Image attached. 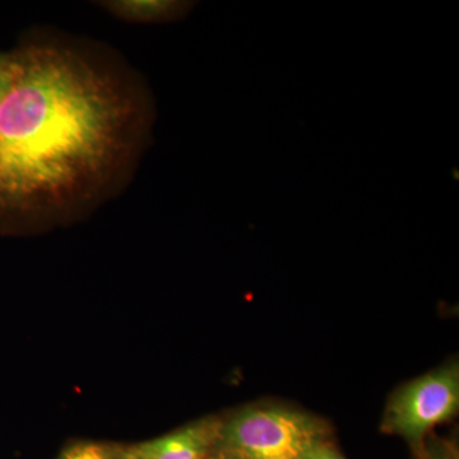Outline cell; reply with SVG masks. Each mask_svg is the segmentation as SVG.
Here are the masks:
<instances>
[{"mask_svg": "<svg viewBox=\"0 0 459 459\" xmlns=\"http://www.w3.org/2000/svg\"><path fill=\"white\" fill-rule=\"evenodd\" d=\"M304 459H344L331 444L322 440L307 453Z\"/></svg>", "mask_w": 459, "mask_h": 459, "instance_id": "obj_7", "label": "cell"}, {"mask_svg": "<svg viewBox=\"0 0 459 459\" xmlns=\"http://www.w3.org/2000/svg\"><path fill=\"white\" fill-rule=\"evenodd\" d=\"M60 459H117L105 446L99 444H81L72 446Z\"/></svg>", "mask_w": 459, "mask_h": 459, "instance_id": "obj_6", "label": "cell"}, {"mask_svg": "<svg viewBox=\"0 0 459 459\" xmlns=\"http://www.w3.org/2000/svg\"><path fill=\"white\" fill-rule=\"evenodd\" d=\"M219 435L213 425H195L142 444L129 459H204Z\"/></svg>", "mask_w": 459, "mask_h": 459, "instance_id": "obj_4", "label": "cell"}, {"mask_svg": "<svg viewBox=\"0 0 459 459\" xmlns=\"http://www.w3.org/2000/svg\"><path fill=\"white\" fill-rule=\"evenodd\" d=\"M458 407L459 370L451 365L401 388L386 407L383 428L406 439L415 451L424 452L425 437L452 419Z\"/></svg>", "mask_w": 459, "mask_h": 459, "instance_id": "obj_3", "label": "cell"}, {"mask_svg": "<svg viewBox=\"0 0 459 459\" xmlns=\"http://www.w3.org/2000/svg\"><path fill=\"white\" fill-rule=\"evenodd\" d=\"M9 78H11V60H9L7 71H5L4 74H0V99L3 98L5 91H7Z\"/></svg>", "mask_w": 459, "mask_h": 459, "instance_id": "obj_9", "label": "cell"}, {"mask_svg": "<svg viewBox=\"0 0 459 459\" xmlns=\"http://www.w3.org/2000/svg\"><path fill=\"white\" fill-rule=\"evenodd\" d=\"M327 433V425L307 413L262 406L238 412L221 437L235 459H304Z\"/></svg>", "mask_w": 459, "mask_h": 459, "instance_id": "obj_2", "label": "cell"}, {"mask_svg": "<svg viewBox=\"0 0 459 459\" xmlns=\"http://www.w3.org/2000/svg\"><path fill=\"white\" fill-rule=\"evenodd\" d=\"M131 101L56 48L11 56L0 99V204L56 202L101 179L124 147Z\"/></svg>", "mask_w": 459, "mask_h": 459, "instance_id": "obj_1", "label": "cell"}, {"mask_svg": "<svg viewBox=\"0 0 459 459\" xmlns=\"http://www.w3.org/2000/svg\"><path fill=\"white\" fill-rule=\"evenodd\" d=\"M9 60H11V56H0V74L7 71Z\"/></svg>", "mask_w": 459, "mask_h": 459, "instance_id": "obj_10", "label": "cell"}, {"mask_svg": "<svg viewBox=\"0 0 459 459\" xmlns=\"http://www.w3.org/2000/svg\"><path fill=\"white\" fill-rule=\"evenodd\" d=\"M204 459H208V458H204Z\"/></svg>", "mask_w": 459, "mask_h": 459, "instance_id": "obj_11", "label": "cell"}, {"mask_svg": "<svg viewBox=\"0 0 459 459\" xmlns=\"http://www.w3.org/2000/svg\"><path fill=\"white\" fill-rule=\"evenodd\" d=\"M193 3L172 0H126L108 3V7L126 18L142 21L172 20L186 14Z\"/></svg>", "mask_w": 459, "mask_h": 459, "instance_id": "obj_5", "label": "cell"}, {"mask_svg": "<svg viewBox=\"0 0 459 459\" xmlns=\"http://www.w3.org/2000/svg\"><path fill=\"white\" fill-rule=\"evenodd\" d=\"M424 459H458V453L453 444L442 443L431 448Z\"/></svg>", "mask_w": 459, "mask_h": 459, "instance_id": "obj_8", "label": "cell"}]
</instances>
